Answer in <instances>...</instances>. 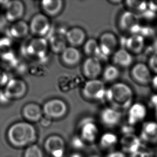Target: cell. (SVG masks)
<instances>
[{"instance_id":"1","label":"cell","mask_w":157,"mask_h":157,"mask_svg":"<svg viewBox=\"0 0 157 157\" xmlns=\"http://www.w3.org/2000/svg\"><path fill=\"white\" fill-rule=\"evenodd\" d=\"M6 137L13 147L23 148L35 144L38 139V132L32 123L27 121H19L10 126Z\"/></svg>"},{"instance_id":"2","label":"cell","mask_w":157,"mask_h":157,"mask_svg":"<svg viewBox=\"0 0 157 157\" xmlns=\"http://www.w3.org/2000/svg\"><path fill=\"white\" fill-rule=\"evenodd\" d=\"M106 98L112 107L119 109L130 108L134 99V92L129 85L122 82L114 83L106 92Z\"/></svg>"},{"instance_id":"3","label":"cell","mask_w":157,"mask_h":157,"mask_svg":"<svg viewBox=\"0 0 157 157\" xmlns=\"http://www.w3.org/2000/svg\"><path fill=\"white\" fill-rule=\"evenodd\" d=\"M43 110L45 117L51 120H57L66 116L68 106L61 99H53L45 102Z\"/></svg>"},{"instance_id":"4","label":"cell","mask_w":157,"mask_h":157,"mask_svg":"<svg viewBox=\"0 0 157 157\" xmlns=\"http://www.w3.org/2000/svg\"><path fill=\"white\" fill-rule=\"evenodd\" d=\"M106 92L104 83L98 79L87 81L82 89L83 96L91 100H101L106 98Z\"/></svg>"},{"instance_id":"5","label":"cell","mask_w":157,"mask_h":157,"mask_svg":"<svg viewBox=\"0 0 157 157\" xmlns=\"http://www.w3.org/2000/svg\"><path fill=\"white\" fill-rule=\"evenodd\" d=\"M44 147L51 157H64L66 155V142L63 138L57 135L48 136L45 140Z\"/></svg>"},{"instance_id":"6","label":"cell","mask_w":157,"mask_h":157,"mask_svg":"<svg viewBox=\"0 0 157 157\" xmlns=\"http://www.w3.org/2000/svg\"><path fill=\"white\" fill-rule=\"evenodd\" d=\"M3 91L9 100H17L25 96L28 91V86L21 79L11 78Z\"/></svg>"},{"instance_id":"7","label":"cell","mask_w":157,"mask_h":157,"mask_svg":"<svg viewBox=\"0 0 157 157\" xmlns=\"http://www.w3.org/2000/svg\"><path fill=\"white\" fill-rule=\"evenodd\" d=\"M79 135L86 143H92L99 138V129L95 122L90 118H85L79 125Z\"/></svg>"},{"instance_id":"8","label":"cell","mask_w":157,"mask_h":157,"mask_svg":"<svg viewBox=\"0 0 157 157\" xmlns=\"http://www.w3.org/2000/svg\"><path fill=\"white\" fill-rule=\"evenodd\" d=\"M30 32L39 38H43L51 30V23L47 15L38 13L34 15L31 20Z\"/></svg>"},{"instance_id":"9","label":"cell","mask_w":157,"mask_h":157,"mask_svg":"<svg viewBox=\"0 0 157 157\" xmlns=\"http://www.w3.org/2000/svg\"><path fill=\"white\" fill-rule=\"evenodd\" d=\"M119 26L124 31L132 34H139L141 26L139 24V16L131 11H125L121 14L119 19Z\"/></svg>"},{"instance_id":"10","label":"cell","mask_w":157,"mask_h":157,"mask_svg":"<svg viewBox=\"0 0 157 157\" xmlns=\"http://www.w3.org/2000/svg\"><path fill=\"white\" fill-rule=\"evenodd\" d=\"M24 13L25 6L23 3L18 0H13L7 1L3 15L7 22L13 23L21 20Z\"/></svg>"},{"instance_id":"11","label":"cell","mask_w":157,"mask_h":157,"mask_svg":"<svg viewBox=\"0 0 157 157\" xmlns=\"http://www.w3.org/2000/svg\"><path fill=\"white\" fill-rule=\"evenodd\" d=\"M151 70L144 63H137L132 67L131 75L134 81L142 86H147L151 84L152 77Z\"/></svg>"},{"instance_id":"12","label":"cell","mask_w":157,"mask_h":157,"mask_svg":"<svg viewBox=\"0 0 157 157\" xmlns=\"http://www.w3.org/2000/svg\"><path fill=\"white\" fill-rule=\"evenodd\" d=\"M99 45L101 57H108L117 51V38L112 33L106 32L100 36Z\"/></svg>"},{"instance_id":"13","label":"cell","mask_w":157,"mask_h":157,"mask_svg":"<svg viewBox=\"0 0 157 157\" xmlns=\"http://www.w3.org/2000/svg\"><path fill=\"white\" fill-rule=\"evenodd\" d=\"M48 47L47 40L43 38L33 39L26 46V53L32 57L41 58L46 55Z\"/></svg>"},{"instance_id":"14","label":"cell","mask_w":157,"mask_h":157,"mask_svg":"<svg viewBox=\"0 0 157 157\" xmlns=\"http://www.w3.org/2000/svg\"><path fill=\"white\" fill-rule=\"evenodd\" d=\"M82 70L85 76L90 80L97 79L102 72L100 59L97 57H88L83 63Z\"/></svg>"},{"instance_id":"15","label":"cell","mask_w":157,"mask_h":157,"mask_svg":"<svg viewBox=\"0 0 157 157\" xmlns=\"http://www.w3.org/2000/svg\"><path fill=\"white\" fill-rule=\"evenodd\" d=\"M21 113L26 121L31 123L40 121L44 115L43 108L34 102L26 104L22 109Z\"/></svg>"},{"instance_id":"16","label":"cell","mask_w":157,"mask_h":157,"mask_svg":"<svg viewBox=\"0 0 157 157\" xmlns=\"http://www.w3.org/2000/svg\"><path fill=\"white\" fill-rule=\"evenodd\" d=\"M100 118L103 124L108 127H113L120 122L121 113L119 110L112 107H106L100 113Z\"/></svg>"},{"instance_id":"17","label":"cell","mask_w":157,"mask_h":157,"mask_svg":"<svg viewBox=\"0 0 157 157\" xmlns=\"http://www.w3.org/2000/svg\"><path fill=\"white\" fill-rule=\"evenodd\" d=\"M125 49L130 53L138 54L141 53L144 48L145 39L140 34H132L125 39Z\"/></svg>"},{"instance_id":"18","label":"cell","mask_w":157,"mask_h":157,"mask_svg":"<svg viewBox=\"0 0 157 157\" xmlns=\"http://www.w3.org/2000/svg\"><path fill=\"white\" fill-rule=\"evenodd\" d=\"M30 32L29 25L26 21L20 20L12 23L8 29L9 35L13 39L25 38Z\"/></svg>"},{"instance_id":"19","label":"cell","mask_w":157,"mask_h":157,"mask_svg":"<svg viewBox=\"0 0 157 157\" xmlns=\"http://www.w3.org/2000/svg\"><path fill=\"white\" fill-rule=\"evenodd\" d=\"M66 40L72 47H77L85 42L86 34L84 30L79 28H73L65 34Z\"/></svg>"},{"instance_id":"20","label":"cell","mask_w":157,"mask_h":157,"mask_svg":"<svg viewBox=\"0 0 157 157\" xmlns=\"http://www.w3.org/2000/svg\"><path fill=\"white\" fill-rule=\"evenodd\" d=\"M113 61L117 66L122 68H128L133 62V57L129 52L125 48L117 50L113 55Z\"/></svg>"},{"instance_id":"21","label":"cell","mask_w":157,"mask_h":157,"mask_svg":"<svg viewBox=\"0 0 157 157\" xmlns=\"http://www.w3.org/2000/svg\"><path fill=\"white\" fill-rule=\"evenodd\" d=\"M61 59L67 66H76L81 61V54L76 47H67L61 53Z\"/></svg>"},{"instance_id":"22","label":"cell","mask_w":157,"mask_h":157,"mask_svg":"<svg viewBox=\"0 0 157 157\" xmlns=\"http://www.w3.org/2000/svg\"><path fill=\"white\" fill-rule=\"evenodd\" d=\"M41 6L45 15L54 17L61 12L63 2L61 0H45L41 2Z\"/></svg>"},{"instance_id":"23","label":"cell","mask_w":157,"mask_h":157,"mask_svg":"<svg viewBox=\"0 0 157 157\" xmlns=\"http://www.w3.org/2000/svg\"><path fill=\"white\" fill-rule=\"evenodd\" d=\"M147 113V108L144 105L137 102L130 107L128 118L130 123H135L142 119Z\"/></svg>"},{"instance_id":"24","label":"cell","mask_w":157,"mask_h":157,"mask_svg":"<svg viewBox=\"0 0 157 157\" xmlns=\"http://www.w3.org/2000/svg\"><path fill=\"white\" fill-rule=\"evenodd\" d=\"M118 143V138L116 134L112 132H106L99 137V145L105 150H111Z\"/></svg>"},{"instance_id":"25","label":"cell","mask_w":157,"mask_h":157,"mask_svg":"<svg viewBox=\"0 0 157 157\" xmlns=\"http://www.w3.org/2000/svg\"><path fill=\"white\" fill-rule=\"evenodd\" d=\"M67 43L65 36L61 34H56L50 39L49 46L54 53L61 54L67 47Z\"/></svg>"},{"instance_id":"26","label":"cell","mask_w":157,"mask_h":157,"mask_svg":"<svg viewBox=\"0 0 157 157\" xmlns=\"http://www.w3.org/2000/svg\"><path fill=\"white\" fill-rule=\"evenodd\" d=\"M84 51L90 57H97L99 59L101 58L99 43L94 39H89L85 42Z\"/></svg>"},{"instance_id":"27","label":"cell","mask_w":157,"mask_h":157,"mask_svg":"<svg viewBox=\"0 0 157 157\" xmlns=\"http://www.w3.org/2000/svg\"><path fill=\"white\" fill-rule=\"evenodd\" d=\"M125 5L129 11L135 13H142L148 9L147 2L143 1L129 0L125 1Z\"/></svg>"},{"instance_id":"28","label":"cell","mask_w":157,"mask_h":157,"mask_svg":"<svg viewBox=\"0 0 157 157\" xmlns=\"http://www.w3.org/2000/svg\"><path fill=\"white\" fill-rule=\"evenodd\" d=\"M120 71L114 65H109L105 68L103 72L104 80L108 82H112L116 81L120 76Z\"/></svg>"},{"instance_id":"29","label":"cell","mask_w":157,"mask_h":157,"mask_svg":"<svg viewBox=\"0 0 157 157\" xmlns=\"http://www.w3.org/2000/svg\"><path fill=\"white\" fill-rule=\"evenodd\" d=\"M23 157H45L43 150L38 145H31L26 147Z\"/></svg>"},{"instance_id":"30","label":"cell","mask_w":157,"mask_h":157,"mask_svg":"<svg viewBox=\"0 0 157 157\" xmlns=\"http://www.w3.org/2000/svg\"><path fill=\"white\" fill-rule=\"evenodd\" d=\"M86 143L79 135H75L71 139V147L77 151L81 150L85 147Z\"/></svg>"},{"instance_id":"31","label":"cell","mask_w":157,"mask_h":157,"mask_svg":"<svg viewBox=\"0 0 157 157\" xmlns=\"http://www.w3.org/2000/svg\"><path fill=\"white\" fill-rule=\"evenodd\" d=\"M147 66L152 72L157 74V49L150 56L148 60Z\"/></svg>"},{"instance_id":"32","label":"cell","mask_w":157,"mask_h":157,"mask_svg":"<svg viewBox=\"0 0 157 157\" xmlns=\"http://www.w3.org/2000/svg\"><path fill=\"white\" fill-rule=\"evenodd\" d=\"M10 79L8 74L4 69L0 68V88L5 87Z\"/></svg>"},{"instance_id":"33","label":"cell","mask_w":157,"mask_h":157,"mask_svg":"<svg viewBox=\"0 0 157 157\" xmlns=\"http://www.w3.org/2000/svg\"><path fill=\"white\" fill-rule=\"evenodd\" d=\"M147 7L148 9L152 11L153 13L157 12V0L151 1L147 2Z\"/></svg>"},{"instance_id":"34","label":"cell","mask_w":157,"mask_h":157,"mask_svg":"<svg viewBox=\"0 0 157 157\" xmlns=\"http://www.w3.org/2000/svg\"><path fill=\"white\" fill-rule=\"evenodd\" d=\"M106 157H125L123 153L119 151H110Z\"/></svg>"},{"instance_id":"35","label":"cell","mask_w":157,"mask_h":157,"mask_svg":"<svg viewBox=\"0 0 157 157\" xmlns=\"http://www.w3.org/2000/svg\"><path fill=\"white\" fill-rule=\"evenodd\" d=\"M51 119L47 118L46 117H45L41 120V124L43 126V127H48L49 125H51Z\"/></svg>"},{"instance_id":"36","label":"cell","mask_w":157,"mask_h":157,"mask_svg":"<svg viewBox=\"0 0 157 157\" xmlns=\"http://www.w3.org/2000/svg\"><path fill=\"white\" fill-rule=\"evenodd\" d=\"M6 22H7V21L4 17V15L0 13V28H2V26L5 25Z\"/></svg>"},{"instance_id":"37","label":"cell","mask_w":157,"mask_h":157,"mask_svg":"<svg viewBox=\"0 0 157 157\" xmlns=\"http://www.w3.org/2000/svg\"><path fill=\"white\" fill-rule=\"evenodd\" d=\"M151 84L153 87V89L157 91V74L152 78Z\"/></svg>"},{"instance_id":"38","label":"cell","mask_w":157,"mask_h":157,"mask_svg":"<svg viewBox=\"0 0 157 157\" xmlns=\"http://www.w3.org/2000/svg\"><path fill=\"white\" fill-rule=\"evenodd\" d=\"M69 157H84V155L82 153H80L79 152L76 151V152H72L69 155Z\"/></svg>"},{"instance_id":"39","label":"cell","mask_w":157,"mask_h":157,"mask_svg":"<svg viewBox=\"0 0 157 157\" xmlns=\"http://www.w3.org/2000/svg\"><path fill=\"white\" fill-rule=\"evenodd\" d=\"M101 157L99 155H90L89 157Z\"/></svg>"},{"instance_id":"40","label":"cell","mask_w":157,"mask_h":157,"mask_svg":"<svg viewBox=\"0 0 157 157\" xmlns=\"http://www.w3.org/2000/svg\"><path fill=\"white\" fill-rule=\"evenodd\" d=\"M156 112H157V105L156 106Z\"/></svg>"}]
</instances>
